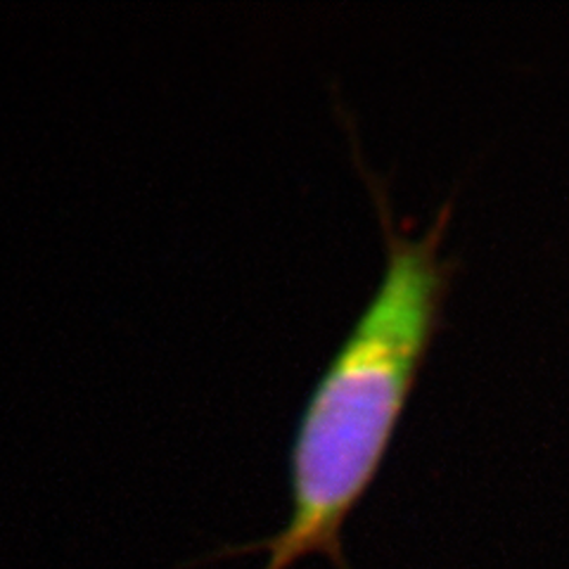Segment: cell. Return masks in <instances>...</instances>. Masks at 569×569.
Masks as SVG:
<instances>
[{"mask_svg": "<svg viewBox=\"0 0 569 569\" xmlns=\"http://www.w3.org/2000/svg\"><path fill=\"white\" fill-rule=\"evenodd\" d=\"M363 178L382 223L385 269L299 416L288 520L271 537L223 546L200 562L266 556L263 569H292L316 556L351 569L345 527L382 468L453 276V259L441 252L451 204L411 236L391 217L380 176L363 167Z\"/></svg>", "mask_w": 569, "mask_h": 569, "instance_id": "cell-1", "label": "cell"}]
</instances>
